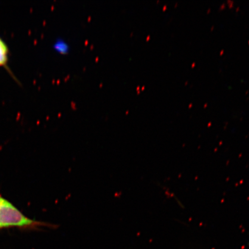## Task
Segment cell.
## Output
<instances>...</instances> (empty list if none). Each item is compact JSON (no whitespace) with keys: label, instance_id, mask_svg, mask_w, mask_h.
<instances>
[{"label":"cell","instance_id":"6da1fadb","mask_svg":"<svg viewBox=\"0 0 249 249\" xmlns=\"http://www.w3.org/2000/svg\"><path fill=\"white\" fill-rule=\"evenodd\" d=\"M58 225L31 219L25 216L10 201L0 195V230L17 228L27 231L56 229Z\"/></svg>","mask_w":249,"mask_h":249},{"label":"cell","instance_id":"7a4b0ae2","mask_svg":"<svg viewBox=\"0 0 249 249\" xmlns=\"http://www.w3.org/2000/svg\"><path fill=\"white\" fill-rule=\"evenodd\" d=\"M9 54V50L7 43L4 40L0 38V67L4 68L10 73L12 77L17 81L8 67Z\"/></svg>","mask_w":249,"mask_h":249},{"label":"cell","instance_id":"3957f363","mask_svg":"<svg viewBox=\"0 0 249 249\" xmlns=\"http://www.w3.org/2000/svg\"><path fill=\"white\" fill-rule=\"evenodd\" d=\"M53 49L58 54L65 55L69 53L71 46L66 40L58 37L55 39L53 43Z\"/></svg>","mask_w":249,"mask_h":249}]
</instances>
